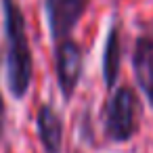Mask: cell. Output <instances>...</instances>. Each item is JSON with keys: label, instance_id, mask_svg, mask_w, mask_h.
Returning <instances> with one entry per match:
<instances>
[{"label": "cell", "instance_id": "cell-1", "mask_svg": "<svg viewBox=\"0 0 153 153\" xmlns=\"http://www.w3.org/2000/svg\"><path fill=\"white\" fill-rule=\"evenodd\" d=\"M4 17V69L7 88L13 99L21 101L32 88L34 53L27 36V23L19 0H0Z\"/></svg>", "mask_w": 153, "mask_h": 153}, {"label": "cell", "instance_id": "cell-2", "mask_svg": "<svg viewBox=\"0 0 153 153\" xmlns=\"http://www.w3.org/2000/svg\"><path fill=\"white\" fill-rule=\"evenodd\" d=\"M143 105L132 86H117L103 107V134L109 143H128L140 130Z\"/></svg>", "mask_w": 153, "mask_h": 153}, {"label": "cell", "instance_id": "cell-3", "mask_svg": "<svg viewBox=\"0 0 153 153\" xmlns=\"http://www.w3.org/2000/svg\"><path fill=\"white\" fill-rule=\"evenodd\" d=\"M84 74V51L69 36L55 42V76L57 86L65 103H69L78 90L80 78Z\"/></svg>", "mask_w": 153, "mask_h": 153}, {"label": "cell", "instance_id": "cell-4", "mask_svg": "<svg viewBox=\"0 0 153 153\" xmlns=\"http://www.w3.org/2000/svg\"><path fill=\"white\" fill-rule=\"evenodd\" d=\"M90 0H44V13L51 38L55 42L69 38L82 21Z\"/></svg>", "mask_w": 153, "mask_h": 153}, {"label": "cell", "instance_id": "cell-5", "mask_svg": "<svg viewBox=\"0 0 153 153\" xmlns=\"http://www.w3.org/2000/svg\"><path fill=\"white\" fill-rule=\"evenodd\" d=\"M132 71L138 88L153 109V27L145 30L132 48Z\"/></svg>", "mask_w": 153, "mask_h": 153}, {"label": "cell", "instance_id": "cell-6", "mask_svg": "<svg viewBox=\"0 0 153 153\" xmlns=\"http://www.w3.org/2000/svg\"><path fill=\"white\" fill-rule=\"evenodd\" d=\"M63 117L51 105L42 103L36 111V134L44 153H63Z\"/></svg>", "mask_w": 153, "mask_h": 153}, {"label": "cell", "instance_id": "cell-7", "mask_svg": "<svg viewBox=\"0 0 153 153\" xmlns=\"http://www.w3.org/2000/svg\"><path fill=\"white\" fill-rule=\"evenodd\" d=\"M120 67H122V34L117 21H113L107 30V38L103 44V59H101V69H103V82L107 90H113L120 78Z\"/></svg>", "mask_w": 153, "mask_h": 153}, {"label": "cell", "instance_id": "cell-8", "mask_svg": "<svg viewBox=\"0 0 153 153\" xmlns=\"http://www.w3.org/2000/svg\"><path fill=\"white\" fill-rule=\"evenodd\" d=\"M2 51H0V71H2ZM4 126H7V105H4V97H2V86H0V143L4 136Z\"/></svg>", "mask_w": 153, "mask_h": 153}]
</instances>
